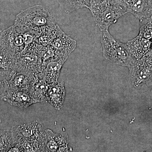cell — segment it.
Here are the masks:
<instances>
[{
  "label": "cell",
  "instance_id": "obj_8",
  "mask_svg": "<svg viewBox=\"0 0 152 152\" xmlns=\"http://www.w3.org/2000/svg\"><path fill=\"white\" fill-rule=\"evenodd\" d=\"M45 152H69L68 136L66 134L54 133L50 129H45Z\"/></svg>",
  "mask_w": 152,
  "mask_h": 152
},
{
  "label": "cell",
  "instance_id": "obj_1",
  "mask_svg": "<svg viewBox=\"0 0 152 152\" xmlns=\"http://www.w3.org/2000/svg\"><path fill=\"white\" fill-rule=\"evenodd\" d=\"M55 15L46 7L33 6L21 11L16 16L14 25L23 28L42 31L56 24Z\"/></svg>",
  "mask_w": 152,
  "mask_h": 152
},
{
  "label": "cell",
  "instance_id": "obj_2",
  "mask_svg": "<svg viewBox=\"0 0 152 152\" xmlns=\"http://www.w3.org/2000/svg\"><path fill=\"white\" fill-rule=\"evenodd\" d=\"M101 43L104 58L113 64L129 67L136 60L131 54L127 44L114 38L109 30L103 32Z\"/></svg>",
  "mask_w": 152,
  "mask_h": 152
},
{
  "label": "cell",
  "instance_id": "obj_19",
  "mask_svg": "<svg viewBox=\"0 0 152 152\" xmlns=\"http://www.w3.org/2000/svg\"><path fill=\"white\" fill-rule=\"evenodd\" d=\"M139 35L152 41V15L140 20Z\"/></svg>",
  "mask_w": 152,
  "mask_h": 152
},
{
  "label": "cell",
  "instance_id": "obj_20",
  "mask_svg": "<svg viewBox=\"0 0 152 152\" xmlns=\"http://www.w3.org/2000/svg\"><path fill=\"white\" fill-rule=\"evenodd\" d=\"M85 7L91 10L95 7L101 5L102 4L109 2L108 0H84Z\"/></svg>",
  "mask_w": 152,
  "mask_h": 152
},
{
  "label": "cell",
  "instance_id": "obj_6",
  "mask_svg": "<svg viewBox=\"0 0 152 152\" xmlns=\"http://www.w3.org/2000/svg\"><path fill=\"white\" fill-rule=\"evenodd\" d=\"M14 141L25 140L31 142L45 144V131L37 122L24 123L12 128Z\"/></svg>",
  "mask_w": 152,
  "mask_h": 152
},
{
  "label": "cell",
  "instance_id": "obj_23",
  "mask_svg": "<svg viewBox=\"0 0 152 152\" xmlns=\"http://www.w3.org/2000/svg\"><path fill=\"white\" fill-rule=\"evenodd\" d=\"M2 32V31L0 29V37H1V34Z\"/></svg>",
  "mask_w": 152,
  "mask_h": 152
},
{
  "label": "cell",
  "instance_id": "obj_22",
  "mask_svg": "<svg viewBox=\"0 0 152 152\" xmlns=\"http://www.w3.org/2000/svg\"><path fill=\"white\" fill-rule=\"evenodd\" d=\"M147 54L149 55L150 56H151V57H152V41L151 48H150L149 51L147 53Z\"/></svg>",
  "mask_w": 152,
  "mask_h": 152
},
{
  "label": "cell",
  "instance_id": "obj_9",
  "mask_svg": "<svg viewBox=\"0 0 152 152\" xmlns=\"http://www.w3.org/2000/svg\"><path fill=\"white\" fill-rule=\"evenodd\" d=\"M128 12L140 19L152 15V0H121Z\"/></svg>",
  "mask_w": 152,
  "mask_h": 152
},
{
  "label": "cell",
  "instance_id": "obj_13",
  "mask_svg": "<svg viewBox=\"0 0 152 152\" xmlns=\"http://www.w3.org/2000/svg\"><path fill=\"white\" fill-rule=\"evenodd\" d=\"M151 43L152 41L138 35L128 41L126 44L132 56L135 59L139 60L148 52Z\"/></svg>",
  "mask_w": 152,
  "mask_h": 152
},
{
  "label": "cell",
  "instance_id": "obj_24",
  "mask_svg": "<svg viewBox=\"0 0 152 152\" xmlns=\"http://www.w3.org/2000/svg\"><path fill=\"white\" fill-rule=\"evenodd\" d=\"M112 1H114V0H112Z\"/></svg>",
  "mask_w": 152,
  "mask_h": 152
},
{
  "label": "cell",
  "instance_id": "obj_3",
  "mask_svg": "<svg viewBox=\"0 0 152 152\" xmlns=\"http://www.w3.org/2000/svg\"><path fill=\"white\" fill-rule=\"evenodd\" d=\"M95 23L101 31L108 30L110 26L128 13L126 8L121 0H109L90 10Z\"/></svg>",
  "mask_w": 152,
  "mask_h": 152
},
{
  "label": "cell",
  "instance_id": "obj_18",
  "mask_svg": "<svg viewBox=\"0 0 152 152\" xmlns=\"http://www.w3.org/2000/svg\"><path fill=\"white\" fill-rule=\"evenodd\" d=\"M60 6L66 13L85 7L84 0H57Z\"/></svg>",
  "mask_w": 152,
  "mask_h": 152
},
{
  "label": "cell",
  "instance_id": "obj_14",
  "mask_svg": "<svg viewBox=\"0 0 152 152\" xmlns=\"http://www.w3.org/2000/svg\"><path fill=\"white\" fill-rule=\"evenodd\" d=\"M50 45L57 51L59 54L69 57L75 49L77 41L64 33L55 38Z\"/></svg>",
  "mask_w": 152,
  "mask_h": 152
},
{
  "label": "cell",
  "instance_id": "obj_16",
  "mask_svg": "<svg viewBox=\"0 0 152 152\" xmlns=\"http://www.w3.org/2000/svg\"><path fill=\"white\" fill-rule=\"evenodd\" d=\"M50 86L43 78L36 79L32 85L29 93L38 103H47V93Z\"/></svg>",
  "mask_w": 152,
  "mask_h": 152
},
{
  "label": "cell",
  "instance_id": "obj_7",
  "mask_svg": "<svg viewBox=\"0 0 152 152\" xmlns=\"http://www.w3.org/2000/svg\"><path fill=\"white\" fill-rule=\"evenodd\" d=\"M2 99L12 106L24 110L33 104L38 103L30 95L24 91L7 88Z\"/></svg>",
  "mask_w": 152,
  "mask_h": 152
},
{
  "label": "cell",
  "instance_id": "obj_15",
  "mask_svg": "<svg viewBox=\"0 0 152 152\" xmlns=\"http://www.w3.org/2000/svg\"><path fill=\"white\" fill-rule=\"evenodd\" d=\"M36 79L30 74L23 72H16L9 81L8 88L29 93Z\"/></svg>",
  "mask_w": 152,
  "mask_h": 152
},
{
  "label": "cell",
  "instance_id": "obj_10",
  "mask_svg": "<svg viewBox=\"0 0 152 152\" xmlns=\"http://www.w3.org/2000/svg\"><path fill=\"white\" fill-rule=\"evenodd\" d=\"M68 58H61L50 60L42 64V78L48 84L52 85L58 81L63 65Z\"/></svg>",
  "mask_w": 152,
  "mask_h": 152
},
{
  "label": "cell",
  "instance_id": "obj_4",
  "mask_svg": "<svg viewBox=\"0 0 152 152\" xmlns=\"http://www.w3.org/2000/svg\"><path fill=\"white\" fill-rule=\"evenodd\" d=\"M131 85L135 88H145L152 85V57L146 54L135 60L129 67Z\"/></svg>",
  "mask_w": 152,
  "mask_h": 152
},
{
  "label": "cell",
  "instance_id": "obj_17",
  "mask_svg": "<svg viewBox=\"0 0 152 152\" xmlns=\"http://www.w3.org/2000/svg\"><path fill=\"white\" fill-rule=\"evenodd\" d=\"M14 143L12 130H0V152H9Z\"/></svg>",
  "mask_w": 152,
  "mask_h": 152
},
{
  "label": "cell",
  "instance_id": "obj_5",
  "mask_svg": "<svg viewBox=\"0 0 152 152\" xmlns=\"http://www.w3.org/2000/svg\"><path fill=\"white\" fill-rule=\"evenodd\" d=\"M0 46L15 58L23 53L27 48L23 34L15 25L2 31L0 37Z\"/></svg>",
  "mask_w": 152,
  "mask_h": 152
},
{
  "label": "cell",
  "instance_id": "obj_11",
  "mask_svg": "<svg viewBox=\"0 0 152 152\" xmlns=\"http://www.w3.org/2000/svg\"><path fill=\"white\" fill-rule=\"evenodd\" d=\"M66 94L64 83L58 81L50 86L47 93V103H49L56 110H61L64 102Z\"/></svg>",
  "mask_w": 152,
  "mask_h": 152
},
{
  "label": "cell",
  "instance_id": "obj_25",
  "mask_svg": "<svg viewBox=\"0 0 152 152\" xmlns=\"http://www.w3.org/2000/svg\"><path fill=\"white\" fill-rule=\"evenodd\" d=\"M108 1H109V0H108Z\"/></svg>",
  "mask_w": 152,
  "mask_h": 152
},
{
  "label": "cell",
  "instance_id": "obj_21",
  "mask_svg": "<svg viewBox=\"0 0 152 152\" xmlns=\"http://www.w3.org/2000/svg\"><path fill=\"white\" fill-rule=\"evenodd\" d=\"M8 80L0 75V99H2L8 88Z\"/></svg>",
  "mask_w": 152,
  "mask_h": 152
},
{
  "label": "cell",
  "instance_id": "obj_12",
  "mask_svg": "<svg viewBox=\"0 0 152 152\" xmlns=\"http://www.w3.org/2000/svg\"><path fill=\"white\" fill-rule=\"evenodd\" d=\"M16 72L15 57L0 46V75L9 81Z\"/></svg>",
  "mask_w": 152,
  "mask_h": 152
}]
</instances>
